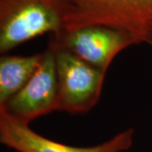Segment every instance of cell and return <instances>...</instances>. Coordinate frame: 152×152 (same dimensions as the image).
<instances>
[{
    "mask_svg": "<svg viewBox=\"0 0 152 152\" xmlns=\"http://www.w3.org/2000/svg\"><path fill=\"white\" fill-rule=\"evenodd\" d=\"M64 31L104 26L127 33L135 45L152 47V0H62Z\"/></svg>",
    "mask_w": 152,
    "mask_h": 152,
    "instance_id": "1",
    "label": "cell"
},
{
    "mask_svg": "<svg viewBox=\"0 0 152 152\" xmlns=\"http://www.w3.org/2000/svg\"><path fill=\"white\" fill-rule=\"evenodd\" d=\"M64 31L62 0H0V53L39 36L58 37Z\"/></svg>",
    "mask_w": 152,
    "mask_h": 152,
    "instance_id": "2",
    "label": "cell"
},
{
    "mask_svg": "<svg viewBox=\"0 0 152 152\" xmlns=\"http://www.w3.org/2000/svg\"><path fill=\"white\" fill-rule=\"evenodd\" d=\"M49 45L54 49L58 81L57 111L71 114L86 113L100 99L106 73L67 49Z\"/></svg>",
    "mask_w": 152,
    "mask_h": 152,
    "instance_id": "3",
    "label": "cell"
},
{
    "mask_svg": "<svg viewBox=\"0 0 152 152\" xmlns=\"http://www.w3.org/2000/svg\"><path fill=\"white\" fill-rule=\"evenodd\" d=\"M58 102V81L54 49L49 45L42 53V62L32 77L0 107V113L30 124L39 117L57 111Z\"/></svg>",
    "mask_w": 152,
    "mask_h": 152,
    "instance_id": "4",
    "label": "cell"
},
{
    "mask_svg": "<svg viewBox=\"0 0 152 152\" xmlns=\"http://www.w3.org/2000/svg\"><path fill=\"white\" fill-rule=\"evenodd\" d=\"M49 44L69 50L104 73L120 52L135 45L127 33L104 26H87L63 32L51 37Z\"/></svg>",
    "mask_w": 152,
    "mask_h": 152,
    "instance_id": "5",
    "label": "cell"
},
{
    "mask_svg": "<svg viewBox=\"0 0 152 152\" xmlns=\"http://www.w3.org/2000/svg\"><path fill=\"white\" fill-rule=\"evenodd\" d=\"M134 136L130 128L95 146H70L40 135L29 124L0 113V143L17 152H124L132 147Z\"/></svg>",
    "mask_w": 152,
    "mask_h": 152,
    "instance_id": "6",
    "label": "cell"
},
{
    "mask_svg": "<svg viewBox=\"0 0 152 152\" xmlns=\"http://www.w3.org/2000/svg\"><path fill=\"white\" fill-rule=\"evenodd\" d=\"M42 59V53L30 56L2 54L0 58V107L29 81Z\"/></svg>",
    "mask_w": 152,
    "mask_h": 152,
    "instance_id": "7",
    "label": "cell"
}]
</instances>
